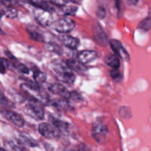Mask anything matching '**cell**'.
Here are the masks:
<instances>
[{
    "instance_id": "6da1fadb",
    "label": "cell",
    "mask_w": 151,
    "mask_h": 151,
    "mask_svg": "<svg viewBox=\"0 0 151 151\" xmlns=\"http://www.w3.org/2000/svg\"><path fill=\"white\" fill-rule=\"evenodd\" d=\"M24 95L28 101L26 107L27 114L38 119H43L44 117V109L41 100L31 95L27 91H24Z\"/></svg>"
},
{
    "instance_id": "7a4b0ae2",
    "label": "cell",
    "mask_w": 151,
    "mask_h": 151,
    "mask_svg": "<svg viewBox=\"0 0 151 151\" xmlns=\"http://www.w3.org/2000/svg\"><path fill=\"white\" fill-rule=\"evenodd\" d=\"M92 137L98 143H103L109 136V129L103 120L97 119L92 127Z\"/></svg>"
},
{
    "instance_id": "3957f363",
    "label": "cell",
    "mask_w": 151,
    "mask_h": 151,
    "mask_svg": "<svg viewBox=\"0 0 151 151\" xmlns=\"http://www.w3.org/2000/svg\"><path fill=\"white\" fill-rule=\"evenodd\" d=\"M75 24H75V21L72 20V19L68 17H63L55 21L52 26L53 27L55 30L63 35V34L72 32L74 28L75 27Z\"/></svg>"
},
{
    "instance_id": "277c9868",
    "label": "cell",
    "mask_w": 151,
    "mask_h": 151,
    "mask_svg": "<svg viewBox=\"0 0 151 151\" xmlns=\"http://www.w3.org/2000/svg\"><path fill=\"white\" fill-rule=\"evenodd\" d=\"M33 16L36 22L42 26H51L55 22L52 13L47 10L35 8L33 10Z\"/></svg>"
},
{
    "instance_id": "5b68a950",
    "label": "cell",
    "mask_w": 151,
    "mask_h": 151,
    "mask_svg": "<svg viewBox=\"0 0 151 151\" xmlns=\"http://www.w3.org/2000/svg\"><path fill=\"white\" fill-rule=\"evenodd\" d=\"M38 132L44 138L49 139L59 138L61 134L55 126L52 124L46 123V122H43L38 125Z\"/></svg>"
},
{
    "instance_id": "8992f818",
    "label": "cell",
    "mask_w": 151,
    "mask_h": 151,
    "mask_svg": "<svg viewBox=\"0 0 151 151\" xmlns=\"http://www.w3.org/2000/svg\"><path fill=\"white\" fill-rule=\"evenodd\" d=\"M56 74L58 75V78L63 81V83H66L68 84H72L75 81V75L66 66L63 65H58L57 67L55 69Z\"/></svg>"
},
{
    "instance_id": "52a82bcc",
    "label": "cell",
    "mask_w": 151,
    "mask_h": 151,
    "mask_svg": "<svg viewBox=\"0 0 151 151\" xmlns=\"http://www.w3.org/2000/svg\"><path fill=\"white\" fill-rule=\"evenodd\" d=\"M1 114L6 119L10 121V122H12L13 125H16L18 128H22L24 125V119L19 114L12 111L7 110V109L1 110Z\"/></svg>"
},
{
    "instance_id": "ba28073f",
    "label": "cell",
    "mask_w": 151,
    "mask_h": 151,
    "mask_svg": "<svg viewBox=\"0 0 151 151\" xmlns=\"http://www.w3.org/2000/svg\"><path fill=\"white\" fill-rule=\"evenodd\" d=\"M111 47L114 52V54L125 61H128L130 60V55L127 50L124 48L122 43L116 39H112L109 41Z\"/></svg>"
},
{
    "instance_id": "9c48e42d",
    "label": "cell",
    "mask_w": 151,
    "mask_h": 151,
    "mask_svg": "<svg viewBox=\"0 0 151 151\" xmlns=\"http://www.w3.org/2000/svg\"><path fill=\"white\" fill-rule=\"evenodd\" d=\"M93 36H94V40L98 44L101 46H106L108 43L109 42L108 39V36L105 32L104 29L102 27L101 25L99 24L98 23H95L93 25Z\"/></svg>"
},
{
    "instance_id": "30bf717a",
    "label": "cell",
    "mask_w": 151,
    "mask_h": 151,
    "mask_svg": "<svg viewBox=\"0 0 151 151\" xmlns=\"http://www.w3.org/2000/svg\"><path fill=\"white\" fill-rule=\"evenodd\" d=\"M48 89L50 92L52 94H58V95L60 96L63 99L66 100H69L70 97L71 92L69 91V90L61 83H52L49 85Z\"/></svg>"
},
{
    "instance_id": "8fae6325",
    "label": "cell",
    "mask_w": 151,
    "mask_h": 151,
    "mask_svg": "<svg viewBox=\"0 0 151 151\" xmlns=\"http://www.w3.org/2000/svg\"><path fill=\"white\" fill-rule=\"evenodd\" d=\"M97 52L94 51V50H86L80 52L78 54L77 58H78V60L80 63L85 65L94 61V60L97 58Z\"/></svg>"
},
{
    "instance_id": "7c38bea8",
    "label": "cell",
    "mask_w": 151,
    "mask_h": 151,
    "mask_svg": "<svg viewBox=\"0 0 151 151\" xmlns=\"http://www.w3.org/2000/svg\"><path fill=\"white\" fill-rule=\"evenodd\" d=\"M58 39L63 45L71 50H76L80 45V40L72 35L63 34L59 36Z\"/></svg>"
},
{
    "instance_id": "4fadbf2b",
    "label": "cell",
    "mask_w": 151,
    "mask_h": 151,
    "mask_svg": "<svg viewBox=\"0 0 151 151\" xmlns=\"http://www.w3.org/2000/svg\"><path fill=\"white\" fill-rule=\"evenodd\" d=\"M66 66L70 69L71 71H74L78 73H82L86 70V67L85 65L80 63L78 60L74 59H69L66 61Z\"/></svg>"
},
{
    "instance_id": "5bb4252c",
    "label": "cell",
    "mask_w": 151,
    "mask_h": 151,
    "mask_svg": "<svg viewBox=\"0 0 151 151\" xmlns=\"http://www.w3.org/2000/svg\"><path fill=\"white\" fill-rule=\"evenodd\" d=\"M105 63L109 66H111L112 69H119L120 66V60L119 58L115 54L108 55L105 58Z\"/></svg>"
},
{
    "instance_id": "9a60e30c",
    "label": "cell",
    "mask_w": 151,
    "mask_h": 151,
    "mask_svg": "<svg viewBox=\"0 0 151 151\" xmlns=\"http://www.w3.org/2000/svg\"><path fill=\"white\" fill-rule=\"evenodd\" d=\"M51 121L52 122V125L54 126H55L60 133H67L69 131L70 125L68 122L60 120V119H55L54 117L52 118Z\"/></svg>"
},
{
    "instance_id": "2e32d148",
    "label": "cell",
    "mask_w": 151,
    "mask_h": 151,
    "mask_svg": "<svg viewBox=\"0 0 151 151\" xmlns=\"http://www.w3.org/2000/svg\"><path fill=\"white\" fill-rule=\"evenodd\" d=\"M4 147L7 151H27L19 142L9 140L4 143Z\"/></svg>"
},
{
    "instance_id": "e0dca14e",
    "label": "cell",
    "mask_w": 151,
    "mask_h": 151,
    "mask_svg": "<svg viewBox=\"0 0 151 151\" xmlns=\"http://www.w3.org/2000/svg\"><path fill=\"white\" fill-rule=\"evenodd\" d=\"M31 4L35 6V8L42 9V10H47L49 12L54 11V8L51 5L50 1H29Z\"/></svg>"
},
{
    "instance_id": "ac0fdd59",
    "label": "cell",
    "mask_w": 151,
    "mask_h": 151,
    "mask_svg": "<svg viewBox=\"0 0 151 151\" xmlns=\"http://www.w3.org/2000/svg\"><path fill=\"white\" fill-rule=\"evenodd\" d=\"M33 78L35 82L39 85V84L45 82L46 79H47V75L44 72H41L36 66H35V68L33 69Z\"/></svg>"
},
{
    "instance_id": "d6986e66",
    "label": "cell",
    "mask_w": 151,
    "mask_h": 151,
    "mask_svg": "<svg viewBox=\"0 0 151 151\" xmlns=\"http://www.w3.org/2000/svg\"><path fill=\"white\" fill-rule=\"evenodd\" d=\"M19 140H20L19 142L22 143V144L25 145L27 146H29V147H34L38 146V143H37V142L35 140L32 139L29 137L24 135V134H21L20 137H19Z\"/></svg>"
},
{
    "instance_id": "ffe728a7",
    "label": "cell",
    "mask_w": 151,
    "mask_h": 151,
    "mask_svg": "<svg viewBox=\"0 0 151 151\" xmlns=\"http://www.w3.org/2000/svg\"><path fill=\"white\" fill-rule=\"evenodd\" d=\"M119 115L122 119H128L132 116V112L128 106H122L119 109Z\"/></svg>"
},
{
    "instance_id": "44dd1931",
    "label": "cell",
    "mask_w": 151,
    "mask_h": 151,
    "mask_svg": "<svg viewBox=\"0 0 151 151\" xmlns=\"http://www.w3.org/2000/svg\"><path fill=\"white\" fill-rule=\"evenodd\" d=\"M28 33L32 39L35 40L36 41H44V37L43 35L37 30L36 29H32V28H28Z\"/></svg>"
},
{
    "instance_id": "7402d4cb",
    "label": "cell",
    "mask_w": 151,
    "mask_h": 151,
    "mask_svg": "<svg viewBox=\"0 0 151 151\" xmlns=\"http://www.w3.org/2000/svg\"><path fill=\"white\" fill-rule=\"evenodd\" d=\"M138 28L141 29V30L144 31V32H147V31H149V29L151 28V18L147 17L145 18V19H143V20L139 24Z\"/></svg>"
},
{
    "instance_id": "603a6c76",
    "label": "cell",
    "mask_w": 151,
    "mask_h": 151,
    "mask_svg": "<svg viewBox=\"0 0 151 151\" xmlns=\"http://www.w3.org/2000/svg\"><path fill=\"white\" fill-rule=\"evenodd\" d=\"M0 106L5 108L11 107L13 106L12 102L6 97V96L4 95V94L1 89H0Z\"/></svg>"
},
{
    "instance_id": "cb8c5ba5",
    "label": "cell",
    "mask_w": 151,
    "mask_h": 151,
    "mask_svg": "<svg viewBox=\"0 0 151 151\" xmlns=\"http://www.w3.org/2000/svg\"><path fill=\"white\" fill-rule=\"evenodd\" d=\"M77 10H78V7L75 5H66L64 7H61L62 13L64 15H66V16L67 15H74L76 13Z\"/></svg>"
},
{
    "instance_id": "d4e9b609",
    "label": "cell",
    "mask_w": 151,
    "mask_h": 151,
    "mask_svg": "<svg viewBox=\"0 0 151 151\" xmlns=\"http://www.w3.org/2000/svg\"><path fill=\"white\" fill-rule=\"evenodd\" d=\"M110 75L112 79L114 81H116V82H119V81H120L122 78V74H121L119 69H112L110 72Z\"/></svg>"
},
{
    "instance_id": "484cf974",
    "label": "cell",
    "mask_w": 151,
    "mask_h": 151,
    "mask_svg": "<svg viewBox=\"0 0 151 151\" xmlns=\"http://www.w3.org/2000/svg\"><path fill=\"white\" fill-rule=\"evenodd\" d=\"M46 49H47L50 51L52 52L57 53V54H60V52L62 51L61 48L58 44H55V43H50V44H47L46 46Z\"/></svg>"
},
{
    "instance_id": "4316f807",
    "label": "cell",
    "mask_w": 151,
    "mask_h": 151,
    "mask_svg": "<svg viewBox=\"0 0 151 151\" xmlns=\"http://www.w3.org/2000/svg\"><path fill=\"white\" fill-rule=\"evenodd\" d=\"M4 14L6 15V16H7L8 18H13L16 17L18 16V11L15 8L11 7H9L7 9L5 12H4Z\"/></svg>"
},
{
    "instance_id": "83f0119b",
    "label": "cell",
    "mask_w": 151,
    "mask_h": 151,
    "mask_svg": "<svg viewBox=\"0 0 151 151\" xmlns=\"http://www.w3.org/2000/svg\"><path fill=\"white\" fill-rule=\"evenodd\" d=\"M13 66L16 67V69H17L19 72H22L23 74H28L29 73V69H27V66H25L24 65L22 64V63H12Z\"/></svg>"
},
{
    "instance_id": "f1b7e54d",
    "label": "cell",
    "mask_w": 151,
    "mask_h": 151,
    "mask_svg": "<svg viewBox=\"0 0 151 151\" xmlns=\"http://www.w3.org/2000/svg\"><path fill=\"white\" fill-rule=\"evenodd\" d=\"M97 16L99 19H103L106 16V10L103 7H99L97 10Z\"/></svg>"
},
{
    "instance_id": "f546056e",
    "label": "cell",
    "mask_w": 151,
    "mask_h": 151,
    "mask_svg": "<svg viewBox=\"0 0 151 151\" xmlns=\"http://www.w3.org/2000/svg\"><path fill=\"white\" fill-rule=\"evenodd\" d=\"M69 100H72L73 101H81L82 100V97H81L79 94L76 91H72L70 94V97Z\"/></svg>"
},
{
    "instance_id": "4dcf8cb0",
    "label": "cell",
    "mask_w": 151,
    "mask_h": 151,
    "mask_svg": "<svg viewBox=\"0 0 151 151\" xmlns=\"http://www.w3.org/2000/svg\"><path fill=\"white\" fill-rule=\"evenodd\" d=\"M50 3L52 4H54V5L58 6V7H64L66 4L69 3L68 1H60V0H56V1H50Z\"/></svg>"
},
{
    "instance_id": "1f68e13d",
    "label": "cell",
    "mask_w": 151,
    "mask_h": 151,
    "mask_svg": "<svg viewBox=\"0 0 151 151\" xmlns=\"http://www.w3.org/2000/svg\"><path fill=\"white\" fill-rule=\"evenodd\" d=\"M6 66H7V60L0 58V73L1 74L5 73Z\"/></svg>"
},
{
    "instance_id": "d6a6232c",
    "label": "cell",
    "mask_w": 151,
    "mask_h": 151,
    "mask_svg": "<svg viewBox=\"0 0 151 151\" xmlns=\"http://www.w3.org/2000/svg\"><path fill=\"white\" fill-rule=\"evenodd\" d=\"M77 151H91L90 150L89 147L86 145L83 144V143H81L77 147Z\"/></svg>"
},
{
    "instance_id": "836d02e7",
    "label": "cell",
    "mask_w": 151,
    "mask_h": 151,
    "mask_svg": "<svg viewBox=\"0 0 151 151\" xmlns=\"http://www.w3.org/2000/svg\"><path fill=\"white\" fill-rule=\"evenodd\" d=\"M128 2L129 3V4H137V3H138V1H131V0H130V1H128Z\"/></svg>"
},
{
    "instance_id": "e575fe53",
    "label": "cell",
    "mask_w": 151,
    "mask_h": 151,
    "mask_svg": "<svg viewBox=\"0 0 151 151\" xmlns=\"http://www.w3.org/2000/svg\"><path fill=\"white\" fill-rule=\"evenodd\" d=\"M0 151H7L5 150V149H3V148H1V147H0Z\"/></svg>"
},
{
    "instance_id": "d590c367",
    "label": "cell",
    "mask_w": 151,
    "mask_h": 151,
    "mask_svg": "<svg viewBox=\"0 0 151 151\" xmlns=\"http://www.w3.org/2000/svg\"><path fill=\"white\" fill-rule=\"evenodd\" d=\"M64 151H75V150H72V149H68V150H64Z\"/></svg>"
}]
</instances>
